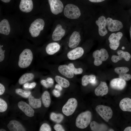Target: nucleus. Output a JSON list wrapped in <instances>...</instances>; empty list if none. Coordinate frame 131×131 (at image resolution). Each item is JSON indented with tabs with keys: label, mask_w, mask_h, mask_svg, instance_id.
<instances>
[{
	"label": "nucleus",
	"mask_w": 131,
	"mask_h": 131,
	"mask_svg": "<svg viewBox=\"0 0 131 131\" xmlns=\"http://www.w3.org/2000/svg\"><path fill=\"white\" fill-rule=\"evenodd\" d=\"M36 85L35 82H33L31 83L28 82L25 83L24 85V88L28 89H32L34 88Z\"/></svg>",
	"instance_id": "39"
},
{
	"label": "nucleus",
	"mask_w": 131,
	"mask_h": 131,
	"mask_svg": "<svg viewBox=\"0 0 131 131\" xmlns=\"http://www.w3.org/2000/svg\"><path fill=\"white\" fill-rule=\"evenodd\" d=\"M65 33V31L63 29L62 25L58 24L56 26L52 35V40L55 41L60 40L64 36Z\"/></svg>",
	"instance_id": "15"
},
{
	"label": "nucleus",
	"mask_w": 131,
	"mask_h": 131,
	"mask_svg": "<svg viewBox=\"0 0 131 131\" xmlns=\"http://www.w3.org/2000/svg\"><path fill=\"white\" fill-rule=\"evenodd\" d=\"M77 101L75 98L69 99L63 107L62 111L67 116L72 115L74 112L77 105Z\"/></svg>",
	"instance_id": "9"
},
{
	"label": "nucleus",
	"mask_w": 131,
	"mask_h": 131,
	"mask_svg": "<svg viewBox=\"0 0 131 131\" xmlns=\"http://www.w3.org/2000/svg\"><path fill=\"white\" fill-rule=\"evenodd\" d=\"M2 2L4 3H8L11 0H1Z\"/></svg>",
	"instance_id": "47"
},
{
	"label": "nucleus",
	"mask_w": 131,
	"mask_h": 131,
	"mask_svg": "<svg viewBox=\"0 0 131 131\" xmlns=\"http://www.w3.org/2000/svg\"><path fill=\"white\" fill-rule=\"evenodd\" d=\"M5 88L4 86L1 83H0V95H2L4 92Z\"/></svg>",
	"instance_id": "43"
},
{
	"label": "nucleus",
	"mask_w": 131,
	"mask_h": 131,
	"mask_svg": "<svg viewBox=\"0 0 131 131\" xmlns=\"http://www.w3.org/2000/svg\"><path fill=\"white\" fill-rule=\"evenodd\" d=\"M91 129L93 131H106L107 129L106 125L103 123H98L95 121H92L90 123Z\"/></svg>",
	"instance_id": "26"
},
{
	"label": "nucleus",
	"mask_w": 131,
	"mask_h": 131,
	"mask_svg": "<svg viewBox=\"0 0 131 131\" xmlns=\"http://www.w3.org/2000/svg\"><path fill=\"white\" fill-rule=\"evenodd\" d=\"M119 106L123 111L131 112V99L128 98L122 99L120 102Z\"/></svg>",
	"instance_id": "24"
},
{
	"label": "nucleus",
	"mask_w": 131,
	"mask_h": 131,
	"mask_svg": "<svg viewBox=\"0 0 131 131\" xmlns=\"http://www.w3.org/2000/svg\"><path fill=\"white\" fill-rule=\"evenodd\" d=\"M11 28L8 20L4 19L0 22V33L6 35L10 33Z\"/></svg>",
	"instance_id": "22"
},
{
	"label": "nucleus",
	"mask_w": 131,
	"mask_h": 131,
	"mask_svg": "<svg viewBox=\"0 0 131 131\" xmlns=\"http://www.w3.org/2000/svg\"><path fill=\"white\" fill-rule=\"evenodd\" d=\"M129 33L130 38L131 40V24L130 25L129 28Z\"/></svg>",
	"instance_id": "48"
},
{
	"label": "nucleus",
	"mask_w": 131,
	"mask_h": 131,
	"mask_svg": "<svg viewBox=\"0 0 131 131\" xmlns=\"http://www.w3.org/2000/svg\"><path fill=\"white\" fill-rule=\"evenodd\" d=\"M0 131H6V130H5L4 129H1L0 130Z\"/></svg>",
	"instance_id": "49"
},
{
	"label": "nucleus",
	"mask_w": 131,
	"mask_h": 131,
	"mask_svg": "<svg viewBox=\"0 0 131 131\" xmlns=\"http://www.w3.org/2000/svg\"><path fill=\"white\" fill-rule=\"evenodd\" d=\"M103 9L106 17L107 28L109 34L118 31L123 32L127 18L125 11L120 7Z\"/></svg>",
	"instance_id": "1"
},
{
	"label": "nucleus",
	"mask_w": 131,
	"mask_h": 131,
	"mask_svg": "<svg viewBox=\"0 0 131 131\" xmlns=\"http://www.w3.org/2000/svg\"><path fill=\"white\" fill-rule=\"evenodd\" d=\"M15 92L18 94L23 98H25L29 97L31 93L30 91L25 90L19 88L16 89Z\"/></svg>",
	"instance_id": "32"
},
{
	"label": "nucleus",
	"mask_w": 131,
	"mask_h": 131,
	"mask_svg": "<svg viewBox=\"0 0 131 131\" xmlns=\"http://www.w3.org/2000/svg\"><path fill=\"white\" fill-rule=\"evenodd\" d=\"M52 92L54 95L56 97H59L60 95V93L59 91L56 90H54Z\"/></svg>",
	"instance_id": "42"
},
{
	"label": "nucleus",
	"mask_w": 131,
	"mask_h": 131,
	"mask_svg": "<svg viewBox=\"0 0 131 131\" xmlns=\"http://www.w3.org/2000/svg\"><path fill=\"white\" fill-rule=\"evenodd\" d=\"M54 128L56 131H64L65 130L62 126L59 124H56L54 126Z\"/></svg>",
	"instance_id": "40"
},
{
	"label": "nucleus",
	"mask_w": 131,
	"mask_h": 131,
	"mask_svg": "<svg viewBox=\"0 0 131 131\" xmlns=\"http://www.w3.org/2000/svg\"><path fill=\"white\" fill-rule=\"evenodd\" d=\"M106 0H89L92 2L95 3H101L103 2Z\"/></svg>",
	"instance_id": "44"
},
{
	"label": "nucleus",
	"mask_w": 131,
	"mask_h": 131,
	"mask_svg": "<svg viewBox=\"0 0 131 131\" xmlns=\"http://www.w3.org/2000/svg\"><path fill=\"white\" fill-rule=\"evenodd\" d=\"M34 77V75L32 73H25L20 78L18 81L19 83L20 84H23L28 81L32 80Z\"/></svg>",
	"instance_id": "28"
},
{
	"label": "nucleus",
	"mask_w": 131,
	"mask_h": 131,
	"mask_svg": "<svg viewBox=\"0 0 131 131\" xmlns=\"http://www.w3.org/2000/svg\"><path fill=\"white\" fill-rule=\"evenodd\" d=\"M45 25L44 20L41 18H37L31 24L29 28V32L33 37L38 36Z\"/></svg>",
	"instance_id": "6"
},
{
	"label": "nucleus",
	"mask_w": 131,
	"mask_h": 131,
	"mask_svg": "<svg viewBox=\"0 0 131 131\" xmlns=\"http://www.w3.org/2000/svg\"><path fill=\"white\" fill-rule=\"evenodd\" d=\"M60 49V46L58 43L53 42L47 45L46 48V51L47 54L52 55L58 51Z\"/></svg>",
	"instance_id": "23"
},
{
	"label": "nucleus",
	"mask_w": 131,
	"mask_h": 131,
	"mask_svg": "<svg viewBox=\"0 0 131 131\" xmlns=\"http://www.w3.org/2000/svg\"><path fill=\"white\" fill-rule=\"evenodd\" d=\"M109 131H114L112 129H110L109 130Z\"/></svg>",
	"instance_id": "50"
},
{
	"label": "nucleus",
	"mask_w": 131,
	"mask_h": 131,
	"mask_svg": "<svg viewBox=\"0 0 131 131\" xmlns=\"http://www.w3.org/2000/svg\"><path fill=\"white\" fill-rule=\"evenodd\" d=\"M93 20L94 30L99 36L103 37L109 34L107 28L105 15L103 8L98 11Z\"/></svg>",
	"instance_id": "2"
},
{
	"label": "nucleus",
	"mask_w": 131,
	"mask_h": 131,
	"mask_svg": "<svg viewBox=\"0 0 131 131\" xmlns=\"http://www.w3.org/2000/svg\"><path fill=\"white\" fill-rule=\"evenodd\" d=\"M96 76L93 74L83 76L82 79V84L83 86H87L89 84L94 85L96 83Z\"/></svg>",
	"instance_id": "25"
},
{
	"label": "nucleus",
	"mask_w": 131,
	"mask_h": 131,
	"mask_svg": "<svg viewBox=\"0 0 131 131\" xmlns=\"http://www.w3.org/2000/svg\"><path fill=\"white\" fill-rule=\"evenodd\" d=\"M58 70L60 74L66 77L71 78L74 76V73L68 65H60L58 67Z\"/></svg>",
	"instance_id": "21"
},
{
	"label": "nucleus",
	"mask_w": 131,
	"mask_h": 131,
	"mask_svg": "<svg viewBox=\"0 0 131 131\" xmlns=\"http://www.w3.org/2000/svg\"><path fill=\"white\" fill-rule=\"evenodd\" d=\"M115 72L118 75L126 73L129 71V68L126 67H116L114 69Z\"/></svg>",
	"instance_id": "33"
},
{
	"label": "nucleus",
	"mask_w": 131,
	"mask_h": 131,
	"mask_svg": "<svg viewBox=\"0 0 131 131\" xmlns=\"http://www.w3.org/2000/svg\"><path fill=\"white\" fill-rule=\"evenodd\" d=\"M7 105L6 102L1 98H0V112L5 111L7 108Z\"/></svg>",
	"instance_id": "35"
},
{
	"label": "nucleus",
	"mask_w": 131,
	"mask_h": 131,
	"mask_svg": "<svg viewBox=\"0 0 131 131\" xmlns=\"http://www.w3.org/2000/svg\"><path fill=\"white\" fill-rule=\"evenodd\" d=\"M50 118L53 121L57 123H60L64 118V116L61 114H56L54 112L51 113Z\"/></svg>",
	"instance_id": "31"
},
{
	"label": "nucleus",
	"mask_w": 131,
	"mask_h": 131,
	"mask_svg": "<svg viewBox=\"0 0 131 131\" xmlns=\"http://www.w3.org/2000/svg\"><path fill=\"white\" fill-rule=\"evenodd\" d=\"M29 105L33 108L36 109L41 107V101L40 99L35 98L31 94L28 97Z\"/></svg>",
	"instance_id": "27"
},
{
	"label": "nucleus",
	"mask_w": 131,
	"mask_h": 131,
	"mask_svg": "<svg viewBox=\"0 0 131 131\" xmlns=\"http://www.w3.org/2000/svg\"><path fill=\"white\" fill-rule=\"evenodd\" d=\"M95 109L98 114L106 122H108L112 117L113 111L109 106L98 105L96 107Z\"/></svg>",
	"instance_id": "10"
},
{
	"label": "nucleus",
	"mask_w": 131,
	"mask_h": 131,
	"mask_svg": "<svg viewBox=\"0 0 131 131\" xmlns=\"http://www.w3.org/2000/svg\"><path fill=\"white\" fill-rule=\"evenodd\" d=\"M81 40V36L79 33L76 31H74L70 37L68 46L71 48H76L79 44Z\"/></svg>",
	"instance_id": "14"
},
{
	"label": "nucleus",
	"mask_w": 131,
	"mask_h": 131,
	"mask_svg": "<svg viewBox=\"0 0 131 131\" xmlns=\"http://www.w3.org/2000/svg\"><path fill=\"white\" fill-rule=\"evenodd\" d=\"M51 12L54 15L61 13L64 8V5L60 0H48Z\"/></svg>",
	"instance_id": "11"
},
{
	"label": "nucleus",
	"mask_w": 131,
	"mask_h": 131,
	"mask_svg": "<svg viewBox=\"0 0 131 131\" xmlns=\"http://www.w3.org/2000/svg\"><path fill=\"white\" fill-rule=\"evenodd\" d=\"M55 88L56 89L60 91L62 90V87L58 84H56L55 86Z\"/></svg>",
	"instance_id": "45"
},
{
	"label": "nucleus",
	"mask_w": 131,
	"mask_h": 131,
	"mask_svg": "<svg viewBox=\"0 0 131 131\" xmlns=\"http://www.w3.org/2000/svg\"><path fill=\"white\" fill-rule=\"evenodd\" d=\"M91 117V113L90 111H87L81 113L76 120V126L81 129L86 128L90 123Z\"/></svg>",
	"instance_id": "3"
},
{
	"label": "nucleus",
	"mask_w": 131,
	"mask_h": 131,
	"mask_svg": "<svg viewBox=\"0 0 131 131\" xmlns=\"http://www.w3.org/2000/svg\"><path fill=\"white\" fill-rule=\"evenodd\" d=\"M19 108L27 116L32 117L34 116V111L32 107L25 102L22 101L18 104Z\"/></svg>",
	"instance_id": "12"
},
{
	"label": "nucleus",
	"mask_w": 131,
	"mask_h": 131,
	"mask_svg": "<svg viewBox=\"0 0 131 131\" xmlns=\"http://www.w3.org/2000/svg\"><path fill=\"white\" fill-rule=\"evenodd\" d=\"M39 131H51V130L50 127L48 124L44 123L41 125Z\"/></svg>",
	"instance_id": "36"
},
{
	"label": "nucleus",
	"mask_w": 131,
	"mask_h": 131,
	"mask_svg": "<svg viewBox=\"0 0 131 131\" xmlns=\"http://www.w3.org/2000/svg\"><path fill=\"white\" fill-rule=\"evenodd\" d=\"M126 84L125 81L119 78L112 79L110 83V85L111 88L119 90L123 89L126 86Z\"/></svg>",
	"instance_id": "13"
},
{
	"label": "nucleus",
	"mask_w": 131,
	"mask_h": 131,
	"mask_svg": "<svg viewBox=\"0 0 131 131\" xmlns=\"http://www.w3.org/2000/svg\"><path fill=\"white\" fill-rule=\"evenodd\" d=\"M71 70L73 72L74 74H81L83 72L82 69L81 68H75L72 63H70L68 65Z\"/></svg>",
	"instance_id": "34"
},
{
	"label": "nucleus",
	"mask_w": 131,
	"mask_h": 131,
	"mask_svg": "<svg viewBox=\"0 0 131 131\" xmlns=\"http://www.w3.org/2000/svg\"><path fill=\"white\" fill-rule=\"evenodd\" d=\"M119 77L125 81H129L131 79V75L129 74L124 73L119 75Z\"/></svg>",
	"instance_id": "37"
},
{
	"label": "nucleus",
	"mask_w": 131,
	"mask_h": 131,
	"mask_svg": "<svg viewBox=\"0 0 131 131\" xmlns=\"http://www.w3.org/2000/svg\"><path fill=\"white\" fill-rule=\"evenodd\" d=\"M41 82L43 86L47 88L51 87L53 85L49 83L46 80H42Z\"/></svg>",
	"instance_id": "38"
},
{
	"label": "nucleus",
	"mask_w": 131,
	"mask_h": 131,
	"mask_svg": "<svg viewBox=\"0 0 131 131\" xmlns=\"http://www.w3.org/2000/svg\"><path fill=\"white\" fill-rule=\"evenodd\" d=\"M41 99L44 106L48 107L50 105L51 100L49 93L48 91H46L43 92L41 96Z\"/></svg>",
	"instance_id": "29"
},
{
	"label": "nucleus",
	"mask_w": 131,
	"mask_h": 131,
	"mask_svg": "<svg viewBox=\"0 0 131 131\" xmlns=\"http://www.w3.org/2000/svg\"><path fill=\"white\" fill-rule=\"evenodd\" d=\"M117 53L118 56L114 55H113L112 57L113 60L115 63L123 58L125 61H128L131 57L130 54L127 52L120 50L117 51Z\"/></svg>",
	"instance_id": "18"
},
{
	"label": "nucleus",
	"mask_w": 131,
	"mask_h": 131,
	"mask_svg": "<svg viewBox=\"0 0 131 131\" xmlns=\"http://www.w3.org/2000/svg\"><path fill=\"white\" fill-rule=\"evenodd\" d=\"M7 127L11 131H25V130L22 125L15 120L10 121L8 124Z\"/></svg>",
	"instance_id": "20"
},
{
	"label": "nucleus",
	"mask_w": 131,
	"mask_h": 131,
	"mask_svg": "<svg viewBox=\"0 0 131 131\" xmlns=\"http://www.w3.org/2000/svg\"><path fill=\"white\" fill-rule=\"evenodd\" d=\"M92 56L94 59V63L96 66L101 65L103 61H106L109 57V55L107 50L104 48H102L100 50L94 51Z\"/></svg>",
	"instance_id": "8"
},
{
	"label": "nucleus",
	"mask_w": 131,
	"mask_h": 131,
	"mask_svg": "<svg viewBox=\"0 0 131 131\" xmlns=\"http://www.w3.org/2000/svg\"><path fill=\"white\" fill-rule=\"evenodd\" d=\"M33 58L32 52L31 50L26 49L20 54L19 57L18 65L21 68L29 66L31 64Z\"/></svg>",
	"instance_id": "4"
},
{
	"label": "nucleus",
	"mask_w": 131,
	"mask_h": 131,
	"mask_svg": "<svg viewBox=\"0 0 131 131\" xmlns=\"http://www.w3.org/2000/svg\"><path fill=\"white\" fill-rule=\"evenodd\" d=\"M84 53V50L81 47L76 48L69 51L67 54V57L69 59L74 60L81 57Z\"/></svg>",
	"instance_id": "16"
},
{
	"label": "nucleus",
	"mask_w": 131,
	"mask_h": 131,
	"mask_svg": "<svg viewBox=\"0 0 131 131\" xmlns=\"http://www.w3.org/2000/svg\"><path fill=\"white\" fill-rule=\"evenodd\" d=\"M108 88L106 82L101 81L98 86L95 89V93L97 96H103L107 94Z\"/></svg>",
	"instance_id": "19"
},
{
	"label": "nucleus",
	"mask_w": 131,
	"mask_h": 131,
	"mask_svg": "<svg viewBox=\"0 0 131 131\" xmlns=\"http://www.w3.org/2000/svg\"><path fill=\"white\" fill-rule=\"evenodd\" d=\"M123 35V32L118 31L111 33L108 35L109 46L112 49L115 50L120 46V40Z\"/></svg>",
	"instance_id": "5"
},
{
	"label": "nucleus",
	"mask_w": 131,
	"mask_h": 131,
	"mask_svg": "<svg viewBox=\"0 0 131 131\" xmlns=\"http://www.w3.org/2000/svg\"><path fill=\"white\" fill-rule=\"evenodd\" d=\"M5 50H3L1 45H0V62H1L4 60V53Z\"/></svg>",
	"instance_id": "41"
},
{
	"label": "nucleus",
	"mask_w": 131,
	"mask_h": 131,
	"mask_svg": "<svg viewBox=\"0 0 131 131\" xmlns=\"http://www.w3.org/2000/svg\"><path fill=\"white\" fill-rule=\"evenodd\" d=\"M55 80L62 87L67 88L70 85V83L67 80L59 76H56L55 77Z\"/></svg>",
	"instance_id": "30"
},
{
	"label": "nucleus",
	"mask_w": 131,
	"mask_h": 131,
	"mask_svg": "<svg viewBox=\"0 0 131 131\" xmlns=\"http://www.w3.org/2000/svg\"><path fill=\"white\" fill-rule=\"evenodd\" d=\"M33 8L32 0H21L19 5V8L22 12L29 13L31 12Z\"/></svg>",
	"instance_id": "17"
},
{
	"label": "nucleus",
	"mask_w": 131,
	"mask_h": 131,
	"mask_svg": "<svg viewBox=\"0 0 131 131\" xmlns=\"http://www.w3.org/2000/svg\"><path fill=\"white\" fill-rule=\"evenodd\" d=\"M124 131H131V127L129 126L126 128L124 130Z\"/></svg>",
	"instance_id": "46"
},
{
	"label": "nucleus",
	"mask_w": 131,
	"mask_h": 131,
	"mask_svg": "<svg viewBox=\"0 0 131 131\" xmlns=\"http://www.w3.org/2000/svg\"><path fill=\"white\" fill-rule=\"evenodd\" d=\"M64 13L66 17L72 19L78 18L81 15L80 10L76 6L72 4H67L65 7Z\"/></svg>",
	"instance_id": "7"
}]
</instances>
